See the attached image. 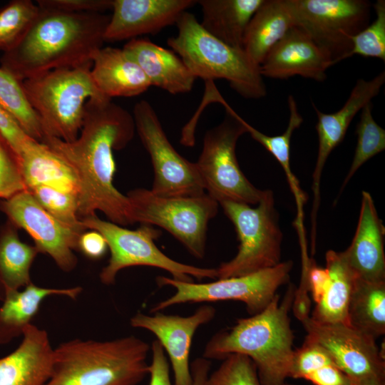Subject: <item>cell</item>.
I'll return each instance as SVG.
<instances>
[{"instance_id": "obj_1", "label": "cell", "mask_w": 385, "mask_h": 385, "mask_svg": "<svg viewBox=\"0 0 385 385\" xmlns=\"http://www.w3.org/2000/svg\"><path fill=\"white\" fill-rule=\"evenodd\" d=\"M135 130L133 115L127 110L111 99L96 98L86 103L83 125L75 140L66 142L52 136L42 140L76 173L80 220L99 210L117 225L133 224L129 200L113 184L116 168L113 152L125 147Z\"/></svg>"}, {"instance_id": "obj_2", "label": "cell", "mask_w": 385, "mask_h": 385, "mask_svg": "<svg viewBox=\"0 0 385 385\" xmlns=\"http://www.w3.org/2000/svg\"><path fill=\"white\" fill-rule=\"evenodd\" d=\"M40 9L22 38L0 58V67L21 82L92 61L105 42L110 16Z\"/></svg>"}, {"instance_id": "obj_3", "label": "cell", "mask_w": 385, "mask_h": 385, "mask_svg": "<svg viewBox=\"0 0 385 385\" xmlns=\"http://www.w3.org/2000/svg\"><path fill=\"white\" fill-rule=\"evenodd\" d=\"M295 290L290 285L282 301L276 294L260 312L215 334L205 345L203 357L223 359L231 354H243L255 364L261 385L284 384L294 351L289 312Z\"/></svg>"}, {"instance_id": "obj_4", "label": "cell", "mask_w": 385, "mask_h": 385, "mask_svg": "<svg viewBox=\"0 0 385 385\" xmlns=\"http://www.w3.org/2000/svg\"><path fill=\"white\" fill-rule=\"evenodd\" d=\"M150 349L148 343L133 335L64 342L54 348L46 385H138L148 375Z\"/></svg>"}, {"instance_id": "obj_5", "label": "cell", "mask_w": 385, "mask_h": 385, "mask_svg": "<svg viewBox=\"0 0 385 385\" xmlns=\"http://www.w3.org/2000/svg\"><path fill=\"white\" fill-rule=\"evenodd\" d=\"M178 34L167 44L197 78L225 79L239 95L259 99L266 93L260 66L242 48L230 46L206 31L194 14L185 11L178 19Z\"/></svg>"}, {"instance_id": "obj_6", "label": "cell", "mask_w": 385, "mask_h": 385, "mask_svg": "<svg viewBox=\"0 0 385 385\" xmlns=\"http://www.w3.org/2000/svg\"><path fill=\"white\" fill-rule=\"evenodd\" d=\"M91 67L92 61H89L22 81L26 96L40 119L44 137L75 140L83 125L87 101L106 98L93 83Z\"/></svg>"}, {"instance_id": "obj_7", "label": "cell", "mask_w": 385, "mask_h": 385, "mask_svg": "<svg viewBox=\"0 0 385 385\" xmlns=\"http://www.w3.org/2000/svg\"><path fill=\"white\" fill-rule=\"evenodd\" d=\"M219 205L232 222L240 244L237 255L216 268L217 279L252 274L281 262L282 233L272 190H263L255 207L232 201Z\"/></svg>"}, {"instance_id": "obj_8", "label": "cell", "mask_w": 385, "mask_h": 385, "mask_svg": "<svg viewBox=\"0 0 385 385\" xmlns=\"http://www.w3.org/2000/svg\"><path fill=\"white\" fill-rule=\"evenodd\" d=\"M220 104L226 115L222 123L204 135L201 153L195 163L199 176L205 192L218 203L232 201L256 205L263 190L245 177L235 153L237 140L247 133L245 120L225 100Z\"/></svg>"}, {"instance_id": "obj_9", "label": "cell", "mask_w": 385, "mask_h": 385, "mask_svg": "<svg viewBox=\"0 0 385 385\" xmlns=\"http://www.w3.org/2000/svg\"><path fill=\"white\" fill-rule=\"evenodd\" d=\"M81 220L86 230L98 231L107 242L111 256L99 274L100 280L105 285L114 284L121 270L134 266L160 268L170 273L173 279L185 282H192V277L199 280L217 279L216 268L181 263L162 252L154 242L161 233L153 226L141 224L137 230H129L103 220L96 214Z\"/></svg>"}, {"instance_id": "obj_10", "label": "cell", "mask_w": 385, "mask_h": 385, "mask_svg": "<svg viewBox=\"0 0 385 385\" xmlns=\"http://www.w3.org/2000/svg\"><path fill=\"white\" fill-rule=\"evenodd\" d=\"M133 223L156 225L170 232L195 257H205L207 225L219 203L206 192L198 196L161 197L150 190L128 192Z\"/></svg>"}, {"instance_id": "obj_11", "label": "cell", "mask_w": 385, "mask_h": 385, "mask_svg": "<svg viewBox=\"0 0 385 385\" xmlns=\"http://www.w3.org/2000/svg\"><path fill=\"white\" fill-rule=\"evenodd\" d=\"M292 267V261L288 260L252 274L217 279L207 283L185 282L159 276L156 278L158 284L171 286L175 289V292L155 304L150 312L183 303L235 300L245 303L248 312L253 315L264 309L272 300L278 288L289 281Z\"/></svg>"}, {"instance_id": "obj_12", "label": "cell", "mask_w": 385, "mask_h": 385, "mask_svg": "<svg viewBox=\"0 0 385 385\" xmlns=\"http://www.w3.org/2000/svg\"><path fill=\"white\" fill-rule=\"evenodd\" d=\"M295 26L307 33L334 64L349 58L351 37L368 26L365 0H287Z\"/></svg>"}, {"instance_id": "obj_13", "label": "cell", "mask_w": 385, "mask_h": 385, "mask_svg": "<svg viewBox=\"0 0 385 385\" xmlns=\"http://www.w3.org/2000/svg\"><path fill=\"white\" fill-rule=\"evenodd\" d=\"M135 130L149 153L154 171L151 192L161 197H190L205 193L195 163L172 145L153 107L142 100L133 108Z\"/></svg>"}, {"instance_id": "obj_14", "label": "cell", "mask_w": 385, "mask_h": 385, "mask_svg": "<svg viewBox=\"0 0 385 385\" xmlns=\"http://www.w3.org/2000/svg\"><path fill=\"white\" fill-rule=\"evenodd\" d=\"M299 320L307 332L306 338L323 348L334 363L353 380L385 379L384 356L374 338L348 324L320 322L309 315Z\"/></svg>"}, {"instance_id": "obj_15", "label": "cell", "mask_w": 385, "mask_h": 385, "mask_svg": "<svg viewBox=\"0 0 385 385\" xmlns=\"http://www.w3.org/2000/svg\"><path fill=\"white\" fill-rule=\"evenodd\" d=\"M0 210L17 228L26 231L38 252L50 256L63 272L75 269L79 236L82 232L50 215L27 190L0 201Z\"/></svg>"}, {"instance_id": "obj_16", "label": "cell", "mask_w": 385, "mask_h": 385, "mask_svg": "<svg viewBox=\"0 0 385 385\" xmlns=\"http://www.w3.org/2000/svg\"><path fill=\"white\" fill-rule=\"evenodd\" d=\"M215 309L202 305L191 315L165 314L157 312L153 315L138 312L130 319V324L154 334L168 354L172 366L174 385H192L189 363L190 350L197 329L210 322Z\"/></svg>"}, {"instance_id": "obj_17", "label": "cell", "mask_w": 385, "mask_h": 385, "mask_svg": "<svg viewBox=\"0 0 385 385\" xmlns=\"http://www.w3.org/2000/svg\"><path fill=\"white\" fill-rule=\"evenodd\" d=\"M195 0H113L105 41H119L155 34L176 24Z\"/></svg>"}, {"instance_id": "obj_18", "label": "cell", "mask_w": 385, "mask_h": 385, "mask_svg": "<svg viewBox=\"0 0 385 385\" xmlns=\"http://www.w3.org/2000/svg\"><path fill=\"white\" fill-rule=\"evenodd\" d=\"M333 65L329 56L309 35L294 26L270 51L260 71L262 77L286 79L298 75L322 82Z\"/></svg>"}, {"instance_id": "obj_19", "label": "cell", "mask_w": 385, "mask_h": 385, "mask_svg": "<svg viewBox=\"0 0 385 385\" xmlns=\"http://www.w3.org/2000/svg\"><path fill=\"white\" fill-rule=\"evenodd\" d=\"M385 82L383 71L373 79H359L344 106L337 112L324 113L313 104L317 115L316 130L318 135V153L312 175L314 194L312 210L317 211L320 203V179L326 161L332 151L343 140L356 114L376 96Z\"/></svg>"}, {"instance_id": "obj_20", "label": "cell", "mask_w": 385, "mask_h": 385, "mask_svg": "<svg viewBox=\"0 0 385 385\" xmlns=\"http://www.w3.org/2000/svg\"><path fill=\"white\" fill-rule=\"evenodd\" d=\"M384 227L371 195L362 192L357 227L349 247L341 252L354 275L369 282L385 281Z\"/></svg>"}, {"instance_id": "obj_21", "label": "cell", "mask_w": 385, "mask_h": 385, "mask_svg": "<svg viewBox=\"0 0 385 385\" xmlns=\"http://www.w3.org/2000/svg\"><path fill=\"white\" fill-rule=\"evenodd\" d=\"M21 337L13 351L0 358V385H46L54 353L47 332L31 324Z\"/></svg>"}, {"instance_id": "obj_22", "label": "cell", "mask_w": 385, "mask_h": 385, "mask_svg": "<svg viewBox=\"0 0 385 385\" xmlns=\"http://www.w3.org/2000/svg\"><path fill=\"white\" fill-rule=\"evenodd\" d=\"M123 49L138 63L151 86L176 95L190 92L196 78L172 50L148 38H133Z\"/></svg>"}, {"instance_id": "obj_23", "label": "cell", "mask_w": 385, "mask_h": 385, "mask_svg": "<svg viewBox=\"0 0 385 385\" xmlns=\"http://www.w3.org/2000/svg\"><path fill=\"white\" fill-rule=\"evenodd\" d=\"M91 77L105 97H132L145 92L150 83L138 63L123 49L105 47L92 56Z\"/></svg>"}, {"instance_id": "obj_24", "label": "cell", "mask_w": 385, "mask_h": 385, "mask_svg": "<svg viewBox=\"0 0 385 385\" xmlns=\"http://www.w3.org/2000/svg\"><path fill=\"white\" fill-rule=\"evenodd\" d=\"M17 158L26 190L46 185L78 197L79 183L75 170L45 143L29 137Z\"/></svg>"}, {"instance_id": "obj_25", "label": "cell", "mask_w": 385, "mask_h": 385, "mask_svg": "<svg viewBox=\"0 0 385 385\" xmlns=\"http://www.w3.org/2000/svg\"><path fill=\"white\" fill-rule=\"evenodd\" d=\"M81 292V287H43L31 282L21 289L9 293L0 306V345L22 337L47 297L57 295L76 299Z\"/></svg>"}, {"instance_id": "obj_26", "label": "cell", "mask_w": 385, "mask_h": 385, "mask_svg": "<svg viewBox=\"0 0 385 385\" xmlns=\"http://www.w3.org/2000/svg\"><path fill=\"white\" fill-rule=\"evenodd\" d=\"M294 26L287 0H265L247 25L242 49L260 66L272 47Z\"/></svg>"}, {"instance_id": "obj_27", "label": "cell", "mask_w": 385, "mask_h": 385, "mask_svg": "<svg viewBox=\"0 0 385 385\" xmlns=\"http://www.w3.org/2000/svg\"><path fill=\"white\" fill-rule=\"evenodd\" d=\"M265 0H198L202 28L223 43L242 48L247 25Z\"/></svg>"}, {"instance_id": "obj_28", "label": "cell", "mask_w": 385, "mask_h": 385, "mask_svg": "<svg viewBox=\"0 0 385 385\" xmlns=\"http://www.w3.org/2000/svg\"><path fill=\"white\" fill-rule=\"evenodd\" d=\"M18 229L7 221L0 229V301L32 282L31 265L39 253L34 245L21 240Z\"/></svg>"}, {"instance_id": "obj_29", "label": "cell", "mask_w": 385, "mask_h": 385, "mask_svg": "<svg viewBox=\"0 0 385 385\" xmlns=\"http://www.w3.org/2000/svg\"><path fill=\"white\" fill-rule=\"evenodd\" d=\"M325 258L329 285L322 300L316 304L311 317L320 322L349 324L348 308L356 277L341 252L329 250Z\"/></svg>"}, {"instance_id": "obj_30", "label": "cell", "mask_w": 385, "mask_h": 385, "mask_svg": "<svg viewBox=\"0 0 385 385\" xmlns=\"http://www.w3.org/2000/svg\"><path fill=\"white\" fill-rule=\"evenodd\" d=\"M348 323L376 339L385 333V281L354 280L348 308Z\"/></svg>"}, {"instance_id": "obj_31", "label": "cell", "mask_w": 385, "mask_h": 385, "mask_svg": "<svg viewBox=\"0 0 385 385\" xmlns=\"http://www.w3.org/2000/svg\"><path fill=\"white\" fill-rule=\"evenodd\" d=\"M289 110V118L287 127L285 131L280 135L270 136L267 135L246 121L245 125L247 133L251 137L265 148L279 162L283 168L288 180L292 192H293L298 206L299 222L303 216V205L307 201V196L301 190L297 179L292 172L289 163L290 143L292 135L295 129L298 128L303 122V118L299 113L297 103L292 95L287 99Z\"/></svg>"}, {"instance_id": "obj_32", "label": "cell", "mask_w": 385, "mask_h": 385, "mask_svg": "<svg viewBox=\"0 0 385 385\" xmlns=\"http://www.w3.org/2000/svg\"><path fill=\"white\" fill-rule=\"evenodd\" d=\"M0 106L31 138L42 141L44 134L40 119L29 103L22 82L0 67Z\"/></svg>"}, {"instance_id": "obj_33", "label": "cell", "mask_w": 385, "mask_h": 385, "mask_svg": "<svg viewBox=\"0 0 385 385\" xmlns=\"http://www.w3.org/2000/svg\"><path fill=\"white\" fill-rule=\"evenodd\" d=\"M361 111L356 129L357 144L340 192L364 163L385 149V130L376 123L372 116V103L366 104Z\"/></svg>"}, {"instance_id": "obj_34", "label": "cell", "mask_w": 385, "mask_h": 385, "mask_svg": "<svg viewBox=\"0 0 385 385\" xmlns=\"http://www.w3.org/2000/svg\"><path fill=\"white\" fill-rule=\"evenodd\" d=\"M40 9L31 0H13L0 9V51L5 53L19 43Z\"/></svg>"}, {"instance_id": "obj_35", "label": "cell", "mask_w": 385, "mask_h": 385, "mask_svg": "<svg viewBox=\"0 0 385 385\" xmlns=\"http://www.w3.org/2000/svg\"><path fill=\"white\" fill-rule=\"evenodd\" d=\"M27 190L56 220L80 232L86 230L78 215L76 195L46 185L34 186Z\"/></svg>"}, {"instance_id": "obj_36", "label": "cell", "mask_w": 385, "mask_h": 385, "mask_svg": "<svg viewBox=\"0 0 385 385\" xmlns=\"http://www.w3.org/2000/svg\"><path fill=\"white\" fill-rule=\"evenodd\" d=\"M374 21L351 37V50L349 57L359 55L378 58L385 61V1L377 0L374 4Z\"/></svg>"}, {"instance_id": "obj_37", "label": "cell", "mask_w": 385, "mask_h": 385, "mask_svg": "<svg viewBox=\"0 0 385 385\" xmlns=\"http://www.w3.org/2000/svg\"><path fill=\"white\" fill-rule=\"evenodd\" d=\"M222 360L204 385H261L256 366L247 356L231 354Z\"/></svg>"}, {"instance_id": "obj_38", "label": "cell", "mask_w": 385, "mask_h": 385, "mask_svg": "<svg viewBox=\"0 0 385 385\" xmlns=\"http://www.w3.org/2000/svg\"><path fill=\"white\" fill-rule=\"evenodd\" d=\"M24 190L17 157L0 134V198L7 199Z\"/></svg>"}, {"instance_id": "obj_39", "label": "cell", "mask_w": 385, "mask_h": 385, "mask_svg": "<svg viewBox=\"0 0 385 385\" xmlns=\"http://www.w3.org/2000/svg\"><path fill=\"white\" fill-rule=\"evenodd\" d=\"M41 9L68 13H103L112 9L113 0H37Z\"/></svg>"}, {"instance_id": "obj_40", "label": "cell", "mask_w": 385, "mask_h": 385, "mask_svg": "<svg viewBox=\"0 0 385 385\" xmlns=\"http://www.w3.org/2000/svg\"><path fill=\"white\" fill-rule=\"evenodd\" d=\"M304 379L314 385H355L354 380L342 371L331 358L319 364Z\"/></svg>"}, {"instance_id": "obj_41", "label": "cell", "mask_w": 385, "mask_h": 385, "mask_svg": "<svg viewBox=\"0 0 385 385\" xmlns=\"http://www.w3.org/2000/svg\"><path fill=\"white\" fill-rule=\"evenodd\" d=\"M152 360L149 365V385H174L170 378L169 364L165 351L158 340L151 344Z\"/></svg>"}, {"instance_id": "obj_42", "label": "cell", "mask_w": 385, "mask_h": 385, "mask_svg": "<svg viewBox=\"0 0 385 385\" xmlns=\"http://www.w3.org/2000/svg\"><path fill=\"white\" fill-rule=\"evenodd\" d=\"M0 134L18 157L25 142L30 137L18 123L0 106Z\"/></svg>"}, {"instance_id": "obj_43", "label": "cell", "mask_w": 385, "mask_h": 385, "mask_svg": "<svg viewBox=\"0 0 385 385\" xmlns=\"http://www.w3.org/2000/svg\"><path fill=\"white\" fill-rule=\"evenodd\" d=\"M108 249L104 237L94 230H86L79 236L77 250L91 260L102 258Z\"/></svg>"}, {"instance_id": "obj_44", "label": "cell", "mask_w": 385, "mask_h": 385, "mask_svg": "<svg viewBox=\"0 0 385 385\" xmlns=\"http://www.w3.org/2000/svg\"><path fill=\"white\" fill-rule=\"evenodd\" d=\"M210 361L204 357L197 358L190 366L192 385H204L210 374Z\"/></svg>"}, {"instance_id": "obj_45", "label": "cell", "mask_w": 385, "mask_h": 385, "mask_svg": "<svg viewBox=\"0 0 385 385\" xmlns=\"http://www.w3.org/2000/svg\"><path fill=\"white\" fill-rule=\"evenodd\" d=\"M355 385H385L384 379L378 377H366L354 380Z\"/></svg>"}, {"instance_id": "obj_46", "label": "cell", "mask_w": 385, "mask_h": 385, "mask_svg": "<svg viewBox=\"0 0 385 385\" xmlns=\"http://www.w3.org/2000/svg\"><path fill=\"white\" fill-rule=\"evenodd\" d=\"M282 385H292V384H289L284 383V384H283Z\"/></svg>"}]
</instances>
